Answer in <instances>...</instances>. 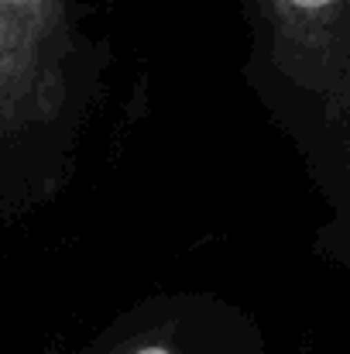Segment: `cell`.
<instances>
[{"mask_svg": "<svg viewBox=\"0 0 350 354\" xmlns=\"http://www.w3.org/2000/svg\"><path fill=\"white\" fill-rule=\"evenodd\" d=\"M244 86L327 203L350 118V0H237Z\"/></svg>", "mask_w": 350, "mask_h": 354, "instance_id": "cell-2", "label": "cell"}, {"mask_svg": "<svg viewBox=\"0 0 350 354\" xmlns=\"http://www.w3.org/2000/svg\"><path fill=\"white\" fill-rule=\"evenodd\" d=\"M327 214L316 224L313 234V254L333 268L350 272V118L344 127V148H340V169L330 200L323 203Z\"/></svg>", "mask_w": 350, "mask_h": 354, "instance_id": "cell-4", "label": "cell"}, {"mask_svg": "<svg viewBox=\"0 0 350 354\" xmlns=\"http://www.w3.org/2000/svg\"><path fill=\"white\" fill-rule=\"evenodd\" d=\"M110 62L79 0H0V224L69 189Z\"/></svg>", "mask_w": 350, "mask_h": 354, "instance_id": "cell-1", "label": "cell"}, {"mask_svg": "<svg viewBox=\"0 0 350 354\" xmlns=\"http://www.w3.org/2000/svg\"><path fill=\"white\" fill-rule=\"evenodd\" d=\"M76 354H268L254 317L217 292H155L130 303Z\"/></svg>", "mask_w": 350, "mask_h": 354, "instance_id": "cell-3", "label": "cell"}]
</instances>
